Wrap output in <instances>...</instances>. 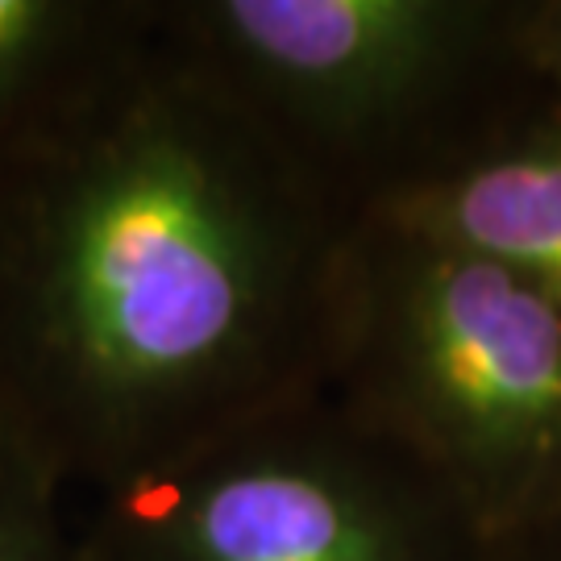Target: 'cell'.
Wrapping results in <instances>:
<instances>
[{
    "label": "cell",
    "instance_id": "52a82bcc",
    "mask_svg": "<svg viewBox=\"0 0 561 561\" xmlns=\"http://www.w3.org/2000/svg\"><path fill=\"white\" fill-rule=\"evenodd\" d=\"M62 486L0 437V561H83L80 528L62 516Z\"/></svg>",
    "mask_w": 561,
    "mask_h": 561
},
{
    "label": "cell",
    "instance_id": "ba28073f",
    "mask_svg": "<svg viewBox=\"0 0 561 561\" xmlns=\"http://www.w3.org/2000/svg\"><path fill=\"white\" fill-rule=\"evenodd\" d=\"M528 62L533 80L561 108V0H528Z\"/></svg>",
    "mask_w": 561,
    "mask_h": 561
},
{
    "label": "cell",
    "instance_id": "6da1fadb",
    "mask_svg": "<svg viewBox=\"0 0 561 561\" xmlns=\"http://www.w3.org/2000/svg\"><path fill=\"white\" fill-rule=\"evenodd\" d=\"M345 217L159 38L0 167V437L104 491L324 387Z\"/></svg>",
    "mask_w": 561,
    "mask_h": 561
},
{
    "label": "cell",
    "instance_id": "5b68a950",
    "mask_svg": "<svg viewBox=\"0 0 561 561\" xmlns=\"http://www.w3.org/2000/svg\"><path fill=\"white\" fill-rule=\"evenodd\" d=\"M503 266L561 312V108L533 80L512 104L366 213Z\"/></svg>",
    "mask_w": 561,
    "mask_h": 561
},
{
    "label": "cell",
    "instance_id": "3957f363",
    "mask_svg": "<svg viewBox=\"0 0 561 561\" xmlns=\"http://www.w3.org/2000/svg\"><path fill=\"white\" fill-rule=\"evenodd\" d=\"M162 38L354 221L533 88L528 0H162Z\"/></svg>",
    "mask_w": 561,
    "mask_h": 561
},
{
    "label": "cell",
    "instance_id": "7a4b0ae2",
    "mask_svg": "<svg viewBox=\"0 0 561 561\" xmlns=\"http://www.w3.org/2000/svg\"><path fill=\"white\" fill-rule=\"evenodd\" d=\"M324 391L408 449L495 545L561 524V312L495 262L358 217Z\"/></svg>",
    "mask_w": 561,
    "mask_h": 561
},
{
    "label": "cell",
    "instance_id": "8992f818",
    "mask_svg": "<svg viewBox=\"0 0 561 561\" xmlns=\"http://www.w3.org/2000/svg\"><path fill=\"white\" fill-rule=\"evenodd\" d=\"M159 38V0H0V167L80 117Z\"/></svg>",
    "mask_w": 561,
    "mask_h": 561
},
{
    "label": "cell",
    "instance_id": "277c9868",
    "mask_svg": "<svg viewBox=\"0 0 561 561\" xmlns=\"http://www.w3.org/2000/svg\"><path fill=\"white\" fill-rule=\"evenodd\" d=\"M83 561H500L408 449L324 387L96 491Z\"/></svg>",
    "mask_w": 561,
    "mask_h": 561
},
{
    "label": "cell",
    "instance_id": "9c48e42d",
    "mask_svg": "<svg viewBox=\"0 0 561 561\" xmlns=\"http://www.w3.org/2000/svg\"><path fill=\"white\" fill-rule=\"evenodd\" d=\"M500 561H561V524L558 528H545L537 537L500 545Z\"/></svg>",
    "mask_w": 561,
    "mask_h": 561
}]
</instances>
